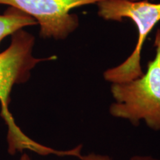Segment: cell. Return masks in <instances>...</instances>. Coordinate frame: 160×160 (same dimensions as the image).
Segmentation results:
<instances>
[{
  "label": "cell",
  "mask_w": 160,
  "mask_h": 160,
  "mask_svg": "<svg viewBox=\"0 0 160 160\" xmlns=\"http://www.w3.org/2000/svg\"><path fill=\"white\" fill-rule=\"evenodd\" d=\"M128 160H160V158L152 157L150 155H133Z\"/></svg>",
  "instance_id": "52a82bcc"
},
{
  "label": "cell",
  "mask_w": 160,
  "mask_h": 160,
  "mask_svg": "<svg viewBox=\"0 0 160 160\" xmlns=\"http://www.w3.org/2000/svg\"><path fill=\"white\" fill-rule=\"evenodd\" d=\"M78 160H113L109 156L97 153H90L88 154L82 156Z\"/></svg>",
  "instance_id": "8992f818"
},
{
  "label": "cell",
  "mask_w": 160,
  "mask_h": 160,
  "mask_svg": "<svg viewBox=\"0 0 160 160\" xmlns=\"http://www.w3.org/2000/svg\"><path fill=\"white\" fill-rule=\"evenodd\" d=\"M103 0H0L33 17L40 26L39 35L44 39H65L79 25V17L71 13L73 9Z\"/></svg>",
  "instance_id": "277c9868"
},
{
  "label": "cell",
  "mask_w": 160,
  "mask_h": 160,
  "mask_svg": "<svg viewBox=\"0 0 160 160\" xmlns=\"http://www.w3.org/2000/svg\"><path fill=\"white\" fill-rule=\"evenodd\" d=\"M130 1H140V0H130Z\"/></svg>",
  "instance_id": "30bf717a"
},
{
  "label": "cell",
  "mask_w": 160,
  "mask_h": 160,
  "mask_svg": "<svg viewBox=\"0 0 160 160\" xmlns=\"http://www.w3.org/2000/svg\"><path fill=\"white\" fill-rule=\"evenodd\" d=\"M98 15L105 20L122 22L131 19L137 27L138 39L135 49L122 63L104 72L106 81L113 83L126 82L142 76L141 53L146 37L160 21V3L148 0H103L97 4Z\"/></svg>",
  "instance_id": "3957f363"
},
{
  "label": "cell",
  "mask_w": 160,
  "mask_h": 160,
  "mask_svg": "<svg viewBox=\"0 0 160 160\" xmlns=\"http://www.w3.org/2000/svg\"><path fill=\"white\" fill-rule=\"evenodd\" d=\"M35 37L23 29L11 35V42L5 51L0 53V104L1 116L8 126V151L12 155L23 150L46 155L48 147L33 141L16 125L10 113L8 105L13 86L25 83L30 79L31 71L38 64L57 59V56L36 58L33 56Z\"/></svg>",
  "instance_id": "6da1fadb"
},
{
  "label": "cell",
  "mask_w": 160,
  "mask_h": 160,
  "mask_svg": "<svg viewBox=\"0 0 160 160\" xmlns=\"http://www.w3.org/2000/svg\"><path fill=\"white\" fill-rule=\"evenodd\" d=\"M160 45V28L157 31L156 33V37H155V41H154V46Z\"/></svg>",
  "instance_id": "ba28073f"
},
{
  "label": "cell",
  "mask_w": 160,
  "mask_h": 160,
  "mask_svg": "<svg viewBox=\"0 0 160 160\" xmlns=\"http://www.w3.org/2000/svg\"><path fill=\"white\" fill-rule=\"evenodd\" d=\"M37 25V21L31 16L15 8L8 7L0 15V45L5 37L28 26Z\"/></svg>",
  "instance_id": "5b68a950"
},
{
  "label": "cell",
  "mask_w": 160,
  "mask_h": 160,
  "mask_svg": "<svg viewBox=\"0 0 160 160\" xmlns=\"http://www.w3.org/2000/svg\"><path fill=\"white\" fill-rule=\"evenodd\" d=\"M20 160H31V159L27 153H23L21 158H20Z\"/></svg>",
  "instance_id": "9c48e42d"
},
{
  "label": "cell",
  "mask_w": 160,
  "mask_h": 160,
  "mask_svg": "<svg viewBox=\"0 0 160 160\" xmlns=\"http://www.w3.org/2000/svg\"><path fill=\"white\" fill-rule=\"evenodd\" d=\"M154 59L148 62L142 76L126 82L113 83V102L109 107L113 117L128 121L133 126L142 122L149 128L160 131V45Z\"/></svg>",
  "instance_id": "7a4b0ae2"
}]
</instances>
